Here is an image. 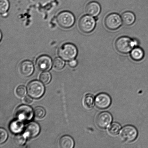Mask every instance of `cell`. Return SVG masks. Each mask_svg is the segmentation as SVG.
I'll list each match as a JSON object with an SVG mask.
<instances>
[{"mask_svg": "<svg viewBox=\"0 0 148 148\" xmlns=\"http://www.w3.org/2000/svg\"><path fill=\"white\" fill-rule=\"evenodd\" d=\"M138 45V42L127 36H121L116 39L114 43L116 50L122 54H127Z\"/></svg>", "mask_w": 148, "mask_h": 148, "instance_id": "obj_1", "label": "cell"}, {"mask_svg": "<svg viewBox=\"0 0 148 148\" xmlns=\"http://www.w3.org/2000/svg\"><path fill=\"white\" fill-rule=\"evenodd\" d=\"M78 51L75 46L71 43H66L60 48L58 51L59 56L68 61L73 60L77 55Z\"/></svg>", "mask_w": 148, "mask_h": 148, "instance_id": "obj_2", "label": "cell"}, {"mask_svg": "<svg viewBox=\"0 0 148 148\" xmlns=\"http://www.w3.org/2000/svg\"><path fill=\"white\" fill-rule=\"evenodd\" d=\"M96 25L95 18L89 15L82 16L80 18L78 23L80 30L86 34L92 32L95 28Z\"/></svg>", "mask_w": 148, "mask_h": 148, "instance_id": "obj_3", "label": "cell"}, {"mask_svg": "<svg viewBox=\"0 0 148 148\" xmlns=\"http://www.w3.org/2000/svg\"><path fill=\"white\" fill-rule=\"evenodd\" d=\"M27 91L29 95L34 99H39L44 94L45 88L40 81L34 80L31 81L27 86Z\"/></svg>", "mask_w": 148, "mask_h": 148, "instance_id": "obj_4", "label": "cell"}, {"mask_svg": "<svg viewBox=\"0 0 148 148\" xmlns=\"http://www.w3.org/2000/svg\"><path fill=\"white\" fill-rule=\"evenodd\" d=\"M56 21L61 27L69 29L75 24V19L72 13L68 11H63L58 14Z\"/></svg>", "mask_w": 148, "mask_h": 148, "instance_id": "obj_5", "label": "cell"}, {"mask_svg": "<svg viewBox=\"0 0 148 148\" xmlns=\"http://www.w3.org/2000/svg\"><path fill=\"white\" fill-rule=\"evenodd\" d=\"M122 20L119 14L116 13L109 14L104 20V25L108 29L115 30L118 29L122 25Z\"/></svg>", "mask_w": 148, "mask_h": 148, "instance_id": "obj_6", "label": "cell"}, {"mask_svg": "<svg viewBox=\"0 0 148 148\" xmlns=\"http://www.w3.org/2000/svg\"><path fill=\"white\" fill-rule=\"evenodd\" d=\"M138 133L137 129L132 125L125 126L121 130L120 137L125 142L131 143L137 138Z\"/></svg>", "mask_w": 148, "mask_h": 148, "instance_id": "obj_7", "label": "cell"}, {"mask_svg": "<svg viewBox=\"0 0 148 148\" xmlns=\"http://www.w3.org/2000/svg\"><path fill=\"white\" fill-rule=\"evenodd\" d=\"M14 114L16 118L22 121H29L33 118V115L32 109L25 105H22L17 107Z\"/></svg>", "mask_w": 148, "mask_h": 148, "instance_id": "obj_8", "label": "cell"}, {"mask_svg": "<svg viewBox=\"0 0 148 148\" xmlns=\"http://www.w3.org/2000/svg\"><path fill=\"white\" fill-rule=\"evenodd\" d=\"M112 100L111 97L105 93H101L95 97V103L96 106L101 110L106 109L111 105Z\"/></svg>", "mask_w": 148, "mask_h": 148, "instance_id": "obj_9", "label": "cell"}, {"mask_svg": "<svg viewBox=\"0 0 148 148\" xmlns=\"http://www.w3.org/2000/svg\"><path fill=\"white\" fill-rule=\"evenodd\" d=\"M112 121V116L110 113L107 112H103L100 113L96 119L97 126L101 129L106 128Z\"/></svg>", "mask_w": 148, "mask_h": 148, "instance_id": "obj_10", "label": "cell"}, {"mask_svg": "<svg viewBox=\"0 0 148 148\" xmlns=\"http://www.w3.org/2000/svg\"><path fill=\"white\" fill-rule=\"evenodd\" d=\"M52 62L49 56H42L39 57L36 60V66L38 70L42 71H46L51 69Z\"/></svg>", "mask_w": 148, "mask_h": 148, "instance_id": "obj_11", "label": "cell"}, {"mask_svg": "<svg viewBox=\"0 0 148 148\" xmlns=\"http://www.w3.org/2000/svg\"><path fill=\"white\" fill-rule=\"evenodd\" d=\"M85 11L88 15L96 17L99 15L101 13V6L97 1H90L86 6Z\"/></svg>", "mask_w": 148, "mask_h": 148, "instance_id": "obj_12", "label": "cell"}, {"mask_svg": "<svg viewBox=\"0 0 148 148\" xmlns=\"http://www.w3.org/2000/svg\"><path fill=\"white\" fill-rule=\"evenodd\" d=\"M40 131V127L38 124L34 122L29 123L25 130L24 134L29 138H34L38 135Z\"/></svg>", "mask_w": 148, "mask_h": 148, "instance_id": "obj_13", "label": "cell"}, {"mask_svg": "<svg viewBox=\"0 0 148 148\" xmlns=\"http://www.w3.org/2000/svg\"><path fill=\"white\" fill-rule=\"evenodd\" d=\"M19 70L23 76L27 77L33 74L34 70V66L30 61L25 60L20 64Z\"/></svg>", "mask_w": 148, "mask_h": 148, "instance_id": "obj_14", "label": "cell"}, {"mask_svg": "<svg viewBox=\"0 0 148 148\" xmlns=\"http://www.w3.org/2000/svg\"><path fill=\"white\" fill-rule=\"evenodd\" d=\"M123 24L126 26H130L134 24L136 21V16L131 11H126L123 12L121 16Z\"/></svg>", "mask_w": 148, "mask_h": 148, "instance_id": "obj_15", "label": "cell"}, {"mask_svg": "<svg viewBox=\"0 0 148 148\" xmlns=\"http://www.w3.org/2000/svg\"><path fill=\"white\" fill-rule=\"evenodd\" d=\"M59 145V147L61 148H72L74 147L75 143L71 136L65 135L60 138Z\"/></svg>", "mask_w": 148, "mask_h": 148, "instance_id": "obj_16", "label": "cell"}, {"mask_svg": "<svg viewBox=\"0 0 148 148\" xmlns=\"http://www.w3.org/2000/svg\"><path fill=\"white\" fill-rule=\"evenodd\" d=\"M130 56L135 61H140L143 60L144 57V51L141 48L136 46L130 52Z\"/></svg>", "mask_w": 148, "mask_h": 148, "instance_id": "obj_17", "label": "cell"}, {"mask_svg": "<svg viewBox=\"0 0 148 148\" xmlns=\"http://www.w3.org/2000/svg\"><path fill=\"white\" fill-rule=\"evenodd\" d=\"M21 120H14L10 123V129L12 133L17 134L19 133L23 130L24 124Z\"/></svg>", "mask_w": 148, "mask_h": 148, "instance_id": "obj_18", "label": "cell"}, {"mask_svg": "<svg viewBox=\"0 0 148 148\" xmlns=\"http://www.w3.org/2000/svg\"><path fill=\"white\" fill-rule=\"evenodd\" d=\"M94 96L90 94H87L84 97V105L88 109L92 108L94 104Z\"/></svg>", "mask_w": 148, "mask_h": 148, "instance_id": "obj_19", "label": "cell"}, {"mask_svg": "<svg viewBox=\"0 0 148 148\" xmlns=\"http://www.w3.org/2000/svg\"><path fill=\"white\" fill-rule=\"evenodd\" d=\"M121 129V125L119 123H113L109 127L108 132L112 135H116L119 133Z\"/></svg>", "mask_w": 148, "mask_h": 148, "instance_id": "obj_20", "label": "cell"}, {"mask_svg": "<svg viewBox=\"0 0 148 148\" xmlns=\"http://www.w3.org/2000/svg\"><path fill=\"white\" fill-rule=\"evenodd\" d=\"M26 136L24 134H18L14 136V142L17 146H23L25 144L26 141Z\"/></svg>", "mask_w": 148, "mask_h": 148, "instance_id": "obj_21", "label": "cell"}, {"mask_svg": "<svg viewBox=\"0 0 148 148\" xmlns=\"http://www.w3.org/2000/svg\"><path fill=\"white\" fill-rule=\"evenodd\" d=\"M34 114L36 118L41 119L44 117L46 114L45 109L41 107H37L35 108Z\"/></svg>", "mask_w": 148, "mask_h": 148, "instance_id": "obj_22", "label": "cell"}, {"mask_svg": "<svg viewBox=\"0 0 148 148\" xmlns=\"http://www.w3.org/2000/svg\"><path fill=\"white\" fill-rule=\"evenodd\" d=\"M40 81L45 84H48L51 79V75L48 72H43L40 75Z\"/></svg>", "mask_w": 148, "mask_h": 148, "instance_id": "obj_23", "label": "cell"}, {"mask_svg": "<svg viewBox=\"0 0 148 148\" xmlns=\"http://www.w3.org/2000/svg\"><path fill=\"white\" fill-rule=\"evenodd\" d=\"M53 65L54 69L57 70H61L64 67L65 62L61 59L56 58L53 61Z\"/></svg>", "mask_w": 148, "mask_h": 148, "instance_id": "obj_24", "label": "cell"}, {"mask_svg": "<svg viewBox=\"0 0 148 148\" xmlns=\"http://www.w3.org/2000/svg\"><path fill=\"white\" fill-rule=\"evenodd\" d=\"M9 7L8 0H0V12L1 14L6 13Z\"/></svg>", "mask_w": 148, "mask_h": 148, "instance_id": "obj_25", "label": "cell"}, {"mask_svg": "<svg viewBox=\"0 0 148 148\" xmlns=\"http://www.w3.org/2000/svg\"><path fill=\"white\" fill-rule=\"evenodd\" d=\"M16 92L17 95L18 97H21V98L24 97L27 93L25 86L23 85L19 86L17 87L16 89Z\"/></svg>", "mask_w": 148, "mask_h": 148, "instance_id": "obj_26", "label": "cell"}, {"mask_svg": "<svg viewBox=\"0 0 148 148\" xmlns=\"http://www.w3.org/2000/svg\"><path fill=\"white\" fill-rule=\"evenodd\" d=\"M0 133H1V139H0V143L2 144L4 143L8 138V135L6 130L4 129L1 128L0 129Z\"/></svg>", "mask_w": 148, "mask_h": 148, "instance_id": "obj_27", "label": "cell"}, {"mask_svg": "<svg viewBox=\"0 0 148 148\" xmlns=\"http://www.w3.org/2000/svg\"><path fill=\"white\" fill-rule=\"evenodd\" d=\"M24 101L26 103L29 104L31 103L32 102L33 99L30 97L27 96L25 97Z\"/></svg>", "mask_w": 148, "mask_h": 148, "instance_id": "obj_28", "label": "cell"}, {"mask_svg": "<svg viewBox=\"0 0 148 148\" xmlns=\"http://www.w3.org/2000/svg\"><path fill=\"white\" fill-rule=\"evenodd\" d=\"M69 66H71V67L74 68L75 67L77 64V62L76 60H72L70 61L69 63Z\"/></svg>", "mask_w": 148, "mask_h": 148, "instance_id": "obj_29", "label": "cell"}]
</instances>
